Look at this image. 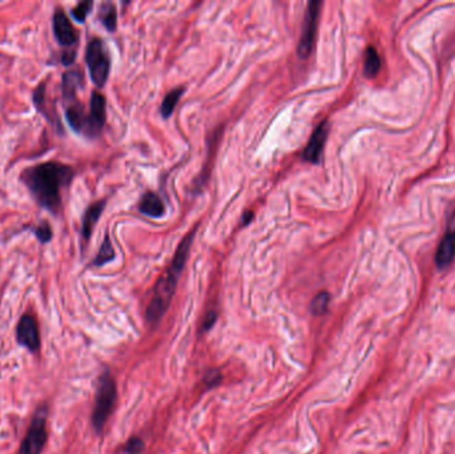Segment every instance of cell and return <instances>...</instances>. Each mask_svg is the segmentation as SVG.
<instances>
[{"mask_svg": "<svg viewBox=\"0 0 455 454\" xmlns=\"http://www.w3.org/2000/svg\"><path fill=\"white\" fill-rule=\"evenodd\" d=\"M73 176L72 167L60 161H45L25 168L21 180L42 208L58 215L62 211V190L71 184Z\"/></svg>", "mask_w": 455, "mask_h": 454, "instance_id": "6da1fadb", "label": "cell"}, {"mask_svg": "<svg viewBox=\"0 0 455 454\" xmlns=\"http://www.w3.org/2000/svg\"><path fill=\"white\" fill-rule=\"evenodd\" d=\"M178 276H180V272H177L172 266H170V269L159 279V282L154 286V291H153L151 303L147 308V320L151 324L157 323L163 317L165 310L168 309L170 304L172 302L174 292H176Z\"/></svg>", "mask_w": 455, "mask_h": 454, "instance_id": "7a4b0ae2", "label": "cell"}, {"mask_svg": "<svg viewBox=\"0 0 455 454\" xmlns=\"http://www.w3.org/2000/svg\"><path fill=\"white\" fill-rule=\"evenodd\" d=\"M116 384L115 380L108 372L100 376L99 384H97V390H96V401H95V408L92 413V424L93 428L100 433L103 428L107 424L109 414L113 411L115 402H116Z\"/></svg>", "mask_w": 455, "mask_h": 454, "instance_id": "3957f363", "label": "cell"}, {"mask_svg": "<svg viewBox=\"0 0 455 454\" xmlns=\"http://www.w3.org/2000/svg\"><path fill=\"white\" fill-rule=\"evenodd\" d=\"M86 63L92 82L97 87L104 86L108 80L110 62H109L108 52L100 39L95 38L88 43Z\"/></svg>", "mask_w": 455, "mask_h": 454, "instance_id": "277c9868", "label": "cell"}, {"mask_svg": "<svg viewBox=\"0 0 455 454\" xmlns=\"http://www.w3.org/2000/svg\"><path fill=\"white\" fill-rule=\"evenodd\" d=\"M47 441V408H40L34 416L27 435L19 448V454H40Z\"/></svg>", "mask_w": 455, "mask_h": 454, "instance_id": "5b68a950", "label": "cell"}, {"mask_svg": "<svg viewBox=\"0 0 455 454\" xmlns=\"http://www.w3.org/2000/svg\"><path fill=\"white\" fill-rule=\"evenodd\" d=\"M323 3L321 1H310L307 4L306 15H305V22L303 25V34L300 38L299 43V55L306 59L312 54L313 45H314V38H316V31H317V24H318V16H320V8Z\"/></svg>", "mask_w": 455, "mask_h": 454, "instance_id": "8992f818", "label": "cell"}, {"mask_svg": "<svg viewBox=\"0 0 455 454\" xmlns=\"http://www.w3.org/2000/svg\"><path fill=\"white\" fill-rule=\"evenodd\" d=\"M52 28H54V36L60 45L71 48L78 43L79 41L78 30L73 27V24L67 16L65 10L56 8L52 18Z\"/></svg>", "mask_w": 455, "mask_h": 454, "instance_id": "52a82bcc", "label": "cell"}, {"mask_svg": "<svg viewBox=\"0 0 455 454\" xmlns=\"http://www.w3.org/2000/svg\"><path fill=\"white\" fill-rule=\"evenodd\" d=\"M106 124V98L93 92L91 98V107L87 115V124L84 133L88 136H97Z\"/></svg>", "mask_w": 455, "mask_h": 454, "instance_id": "ba28073f", "label": "cell"}, {"mask_svg": "<svg viewBox=\"0 0 455 454\" xmlns=\"http://www.w3.org/2000/svg\"><path fill=\"white\" fill-rule=\"evenodd\" d=\"M16 337L21 345L25 346L31 352H38L40 348V336L38 323L31 315H24L18 323Z\"/></svg>", "mask_w": 455, "mask_h": 454, "instance_id": "9c48e42d", "label": "cell"}, {"mask_svg": "<svg viewBox=\"0 0 455 454\" xmlns=\"http://www.w3.org/2000/svg\"><path fill=\"white\" fill-rule=\"evenodd\" d=\"M327 122H323L317 130L313 132L305 151H303V160L309 161V163H318L323 155V150L325 146L326 137H327Z\"/></svg>", "mask_w": 455, "mask_h": 454, "instance_id": "30bf717a", "label": "cell"}, {"mask_svg": "<svg viewBox=\"0 0 455 454\" xmlns=\"http://www.w3.org/2000/svg\"><path fill=\"white\" fill-rule=\"evenodd\" d=\"M455 258V231L449 229L436 251L435 261L439 268H446Z\"/></svg>", "mask_w": 455, "mask_h": 454, "instance_id": "8fae6325", "label": "cell"}, {"mask_svg": "<svg viewBox=\"0 0 455 454\" xmlns=\"http://www.w3.org/2000/svg\"><path fill=\"white\" fill-rule=\"evenodd\" d=\"M106 207V201H97L88 207L84 217H83V225H82V238L84 241H88L92 235V231L99 221V218L103 214V209Z\"/></svg>", "mask_w": 455, "mask_h": 454, "instance_id": "7c38bea8", "label": "cell"}, {"mask_svg": "<svg viewBox=\"0 0 455 454\" xmlns=\"http://www.w3.org/2000/svg\"><path fill=\"white\" fill-rule=\"evenodd\" d=\"M83 87V75L79 69L67 71L62 78V91L65 100H75L76 92Z\"/></svg>", "mask_w": 455, "mask_h": 454, "instance_id": "4fadbf2b", "label": "cell"}, {"mask_svg": "<svg viewBox=\"0 0 455 454\" xmlns=\"http://www.w3.org/2000/svg\"><path fill=\"white\" fill-rule=\"evenodd\" d=\"M65 120L69 124V127L75 132L80 133L84 132L86 130V124H87V113L83 109V106L80 103H73L69 107L65 109Z\"/></svg>", "mask_w": 455, "mask_h": 454, "instance_id": "5bb4252c", "label": "cell"}, {"mask_svg": "<svg viewBox=\"0 0 455 454\" xmlns=\"http://www.w3.org/2000/svg\"><path fill=\"white\" fill-rule=\"evenodd\" d=\"M139 209L141 214L151 217L163 216L164 211H165L161 198L153 192H147L145 195L143 196Z\"/></svg>", "mask_w": 455, "mask_h": 454, "instance_id": "9a60e30c", "label": "cell"}, {"mask_svg": "<svg viewBox=\"0 0 455 454\" xmlns=\"http://www.w3.org/2000/svg\"><path fill=\"white\" fill-rule=\"evenodd\" d=\"M99 18L100 21L103 23V25L110 31L113 32L116 30V24H117V14H116V8L113 4L110 3H104L102 4L100 7V14H99Z\"/></svg>", "mask_w": 455, "mask_h": 454, "instance_id": "2e32d148", "label": "cell"}, {"mask_svg": "<svg viewBox=\"0 0 455 454\" xmlns=\"http://www.w3.org/2000/svg\"><path fill=\"white\" fill-rule=\"evenodd\" d=\"M183 93H184V88L181 87V88H176L174 91H171L165 96V99L163 100V104H161V115L165 119L172 115V112L176 109V106H177V103H178V100H180V98H181Z\"/></svg>", "mask_w": 455, "mask_h": 454, "instance_id": "e0dca14e", "label": "cell"}, {"mask_svg": "<svg viewBox=\"0 0 455 454\" xmlns=\"http://www.w3.org/2000/svg\"><path fill=\"white\" fill-rule=\"evenodd\" d=\"M381 68V59L374 47H369L365 54V73L368 76H375Z\"/></svg>", "mask_w": 455, "mask_h": 454, "instance_id": "ac0fdd59", "label": "cell"}, {"mask_svg": "<svg viewBox=\"0 0 455 454\" xmlns=\"http://www.w3.org/2000/svg\"><path fill=\"white\" fill-rule=\"evenodd\" d=\"M113 259H115V251H113V247H112L109 236L107 235L103 240V244L100 247V251H99L96 259L93 260V265L95 266H103L104 264H107Z\"/></svg>", "mask_w": 455, "mask_h": 454, "instance_id": "d6986e66", "label": "cell"}, {"mask_svg": "<svg viewBox=\"0 0 455 454\" xmlns=\"http://www.w3.org/2000/svg\"><path fill=\"white\" fill-rule=\"evenodd\" d=\"M45 83H40L39 86L35 88V91L32 92V102L35 104V107L38 109V112H40L42 115L45 116V119L51 123V119H49V115L47 112V109H45Z\"/></svg>", "mask_w": 455, "mask_h": 454, "instance_id": "ffe728a7", "label": "cell"}, {"mask_svg": "<svg viewBox=\"0 0 455 454\" xmlns=\"http://www.w3.org/2000/svg\"><path fill=\"white\" fill-rule=\"evenodd\" d=\"M329 302H330V296L327 292H320L310 304V310L313 315L316 316H321L324 315L329 306Z\"/></svg>", "mask_w": 455, "mask_h": 454, "instance_id": "44dd1931", "label": "cell"}, {"mask_svg": "<svg viewBox=\"0 0 455 454\" xmlns=\"http://www.w3.org/2000/svg\"><path fill=\"white\" fill-rule=\"evenodd\" d=\"M30 228L34 232L35 238H38L42 244H47L52 240L54 232H52V228L48 224V221L44 220L43 223H40L38 227H30Z\"/></svg>", "mask_w": 455, "mask_h": 454, "instance_id": "7402d4cb", "label": "cell"}, {"mask_svg": "<svg viewBox=\"0 0 455 454\" xmlns=\"http://www.w3.org/2000/svg\"><path fill=\"white\" fill-rule=\"evenodd\" d=\"M93 7L92 1H82L72 10V16L76 22L84 23L87 19L88 14Z\"/></svg>", "mask_w": 455, "mask_h": 454, "instance_id": "603a6c76", "label": "cell"}, {"mask_svg": "<svg viewBox=\"0 0 455 454\" xmlns=\"http://www.w3.org/2000/svg\"><path fill=\"white\" fill-rule=\"evenodd\" d=\"M144 449V442L139 437H132L124 446V452L127 454H139Z\"/></svg>", "mask_w": 455, "mask_h": 454, "instance_id": "cb8c5ba5", "label": "cell"}, {"mask_svg": "<svg viewBox=\"0 0 455 454\" xmlns=\"http://www.w3.org/2000/svg\"><path fill=\"white\" fill-rule=\"evenodd\" d=\"M204 381L208 387H215L217 385L220 381H221V374L218 370H209L205 377H204Z\"/></svg>", "mask_w": 455, "mask_h": 454, "instance_id": "d4e9b609", "label": "cell"}, {"mask_svg": "<svg viewBox=\"0 0 455 454\" xmlns=\"http://www.w3.org/2000/svg\"><path fill=\"white\" fill-rule=\"evenodd\" d=\"M217 316L215 312H211L209 315H207V319L204 321V329H209L212 325L215 324L216 321Z\"/></svg>", "mask_w": 455, "mask_h": 454, "instance_id": "484cf974", "label": "cell"}, {"mask_svg": "<svg viewBox=\"0 0 455 454\" xmlns=\"http://www.w3.org/2000/svg\"><path fill=\"white\" fill-rule=\"evenodd\" d=\"M253 218V212H246L244 216V225L249 224V221Z\"/></svg>", "mask_w": 455, "mask_h": 454, "instance_id": "4316f807", "label": "cell"}]
</instances>
